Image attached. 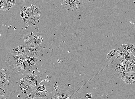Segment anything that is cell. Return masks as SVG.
I'll return each mask as SVG.
<instances>
[{
    "instance_id": "ba28073f",
    "label": "cell",
    "mask_w": 135,
    "mask_h": 99,
    "mask_svg": "<svg viewBox=\"0 0 135 99\" xmlns=\"http://www.w3.org/2000/svg\"><path fill=\"white\" fill-rule=\"evenodd\" d=\"M63 4L67 11L74 12L78 10L83 4L82 0H64Z\"/></svg>"
},
{
    "instance_id": "ffe728a7",
    "label": "cell",
    "mask_w": 135,
    "mask_h": 99,
    "mask_svg": "<svg viewBox=\"0 0 135 99\" xmlns=\"http://www.w3.org/2000/svg\"><path fill=\"white\" fill-rule=\"evenodd\" d=\"M9 7L6 0H1L0 1V9L5 11L8 10Z\"/></svg>"
},
{
    "instance_id": "4dcf8cb0",
    "label": "cell",
    "mask_w": 135,
    "mask_h": 99,
    "mask_svg": "<svg viewBox=\"0 0 135 99\" xmlns=\"http://www.w3.org/2000/svg\"><path fill=\"white\" fill-rule=\"evenodd\" d=\"M131 54L135 57V46L134 49L133 50Z\"/></svg>"
},
{
    "instance_id": "7c38bea8",
    "label": "cell",
    "mask_w": 135,
    "mask_h": 99,
    "mask_svg": "<svg viewBox=\"0 0 135 99\" xmlns=\"http://www.w3.org/2000/svg\"><path fill=\"white\" fill-rule=\"evenodd\" d=\"M123 81L124 82L128 84H133L135 82V72H128L125 73Z\"/></svg>"
},
{
    "instance_id": "4fadbf2b",
    "label": "cell",
    "mask_w": 135,
    "mask_h": 99,
    "mask_svg": "<svg viewBox=\"0 0 135 99\" xmlns=\"http://www.w3.org/2000/svg\"><path fill=\"white\" fill-rule=\"evenodd\" d=\"M24 58L28 62L29 68L28 69L31 70L33 68L35 64L38 61V58H33L29 56L26 53L23 54Z\"/></svg>"
},
{
    "instance_id": "52a82bcc",
    "label": "cell",
    "mask_w": 135,
    "mask_h": 99,
    "mask_svg": "<svg viewBox=\"0 0 135 99\" xmlns=\"http://www.w3.org/2000/svg\"><path fill=\"white\" fill-rule=\"evenodd\" d=\"M16 84L18 91L22 94L29 95L33 91L31 86L23 78L19 80Z\"/></svg>"
},
{
    "instance_id": "44dd1931",
    "label": "cell",
    "mask_w": 135,
    "mask_h": 99,
    "mask_svg": "<svg viewBox=\"0 0 135 99\" xmlns=\"http://www.w3.org/2000/svg\"><path fill=\"white\" fill-rule=\"evenodd\" d=\"M34 44H41L44 41L43 38L40 35H38L33 37Z\"/></svg>"
},
{
    "instance_id": "ac0fdd59",
    "label": "cell",
    "mask_w": 135,
    "mask_h": 99,
    "mask_svg": "<svg viewBox=\"0 0 135 99\" xmlns=\"http://www.w3.org/2000/svg\"><path fill=\"white\" fill-rule=\"evenodd\" d=\"M134 45L132 44H122L120 47L131 54L135 47Z\"/></svg>"
},
{
    "instance_id": "e0dca14e",
    "label": "cell",
    "mask_w": 135,
    "mask_h": 99,
    "mask_svg": "<svg viewBox=\"0 0 135 99\" xmlns=\"http://www.w3.org/2000/svg\"><path fill=\"white\" fill-rule=\"evenodd\" d=\"M115 55L117 58L120 61L124 58V53L125 50L121 47L118 48Z\"/></svg>"
},
{
    "instance_id": "d6986e66",
    "label": "cell",
    "mask_w": 135,
    "mask_h": 99,
    "mask_svg": "<svg viewBox=\"0 0 135 99\" xmlns=\"http://www.w3.org/2000/svg\"><path fill=\"white\" fill-rule=\"evenodd\" d=\"M135 71V65L129 62L126 64L125 73L134 72Z\"/></svg>"
},
{
    "instance_id": "7a4b0ae2",
    "label": "cell",
    "mask_w": 135,
    "mask_h": 99,
    "mask_svg": "<svg viewBox=\"0 0 135 99\" xmlns=\"http://www.w3.org/2000/svg\"><path fill=\"white\" fill-rule=\"evenodd\" d=\"M7 62L10 69L13 71L16 75H21L29 69V66L28 63H21L17 61L16 58L11 53L9 52L7 56Z\"/></svg>"
},
{
    "instance_id": "277c9868",
    "label": "cell",
    "mask_w": 135,
    "mask_h": 99,
    "mask_svg": "<svg viewBox=\"0 0 135 99\" xmlns=\"http://www.w3.org/2000/svg\"><path fill=\"white\" fill-rule=\"evenodd\" d=\"M43 48L41 44H33L31 45H26L25 51L27 55L31 58H38L42 51Z\"/></svg>"
},
{
    "instance_id": "484cf974",
    "label": "cell",
    "mask_w": 135,
    "mask_h": 99,
    "mask_svg": "<svg viewBox=\"0 0 135 99\" xmlns=\"http://www.w3.org/2000/svg\"><path fill=\"white\" fill-rule=\"evenodd\" d=\"M46 90V86L44 85H40L37 88L36 90L38 91L43 92Z\"/></svg>"
},
{
    "instance_id": "30bf717a",
    "label": "cell",
    "mask_w": 135,
    "mask_h": 99,
    "mask_svg": "<svg viewBox=\"0 0 135 99\" xmlns=\"http://www.w3.org/2000/svg\"><path fill=\"white\" fill-rule=\"evenodd\" d=\"M20 15L22 19L24 21L26 20L29 18L32 15L31 11L30 6H25L21 8Z\"/></svg>"
},
{
    "instance_id": "603a6c76",
    "label": "cell",
    "mask_w": 135,
    "mask_h": 99,
    "mask_svg": "<svg viewBox=\"0 0 135 99\" xmlns=\"http://www.w3.org/2000/svg\"><path fill=\"white\" fill-rule=\"evenodd\" d=\"M68 99H82V98L79 92L76 90Z\"/></svg>"
},
{
    "instance_id": "d4e9b609",
    "label": "cell",
    "mask_w": 135,
    "mask_h": 99,
    "mask_svg": "<svg viewBox=\"0 0 135 99\" xmlns=\"http://www.w3.org/2000/svg\"><path fill=\"white\" fill-rule=\"evenodd\" d=\"M131 55V54L127 51L125 50L124 53V58L126 59L128 62L129 61Z\"/></svg>"
},
{
    "instance_id": "d6a6232c",
    "label": "cell",
    "mask_w": 135,
    "mask_h": 99,
    "mask_svg": "<svg viewBox=\"0 0 135 99\" xmlns=\"http://www.w3.org/2000/svg\"><path fill=\"white\" fill-rule=\"evenodd\" d=\"M31 99H44V98H41V97H35V98H32Z\"/></svg>"
},
{
    "instance_id": "3957f363",
    "label": "cell",
    "mask_w": 135,
    "mask_h": 99,
    "mask_svg": "<svg viewBox=\"0 0 135 99\" xmlns=\"http://www.w3.org/2000/svg\"><path fill=\"white\" fill-rule=\"evenodd\" d=\"M56 85L51 93L52 97L56 99H68L76 90L70 86Z\"/></svg>"
},
{
    "instance_id": "9a60e30c",
    "label": "cell",
    "mask_w": 135,
    "mask_h": 99,
    "mask_svg": "<svg viewBox=\"0 0 135 99\" xmlns=\"http://www.w3.org/2000/svg\"><path fill=\"white\" fill-rule=\"evenodd\" d=\"M30 7L32 12V15L39 17L42 16L43 14L40 8L38 6L34 4H31Z\"/></svg>"
},
{
    "instance_id": "f1b7e54d",
    "label": "cell",
    "mask_w": 135,
    "mask_h": 99,
    "mask_svg": "<svg viewBox=\"0 0 135 99\" xmlns=\"http://www.w3.org/2000/svg\"><path fill=\"white\" fill-rule=\"evenodd\" d=\"M92 96V95L90 93H87L85 95V97L89 99H91Z\"/></svg>"
},
{
    "instance_id": "f35d334b",
    "label": "cell",
    "mask_w": 135,
    "mask_h": 99,
    "mask_svg": "<svg viewBox=\"0 0 135 99\" xmlns=\"http://www.w3.org/2000/svg\"><path fill=\"white\" fill-rule=\"evenodd\" d=\"M0 1H1V0H0Z\"/></svg>"
},
{
    "instance_id": "9c48e42d",
    "label": "cell",
    "mask_w": 135,
    "mask_h": 99,
    "mask_svg": "<svg viewBox=\"0 0 135 99\" xmlns=\"http://www.w3.org/2000/svg\"><path fill=\"white\" fill-rule=\"evenodd\" d=\"M49 93L47 91L43 92H40L35 90L33 91L30 94L25 95V99H31L35 97H41L44 99H47L49 95Z\"/></svg>"
},
{
    "instance_id": "5b68a950",
    "label": "cell",
    "mask_w": 135,
    "mask_h": 99,
    "mask_svg": "<svg viewBox=\"0 0 135 99\" xmlns=\"http://www.w3.org/2000/svg\"><path fill=\"white\" fill-rule=\"evenodd\" d=\"M11 75L9 70L0 66V87H7L11 84Z\"/></svg>"
},
{
    "instance_id": "cb8c5ba5",
    "label": "cell",
    "mask_w": 135,
    "mask_h": 99,
    "mask_svg": "<svg viewBox=\"0 0 135 99\" xmlns=\"http://www.w3.org/2000/svg\"><path fill=\"white\" fill-rule=\"evenodd\" d=\"M9 8L13 7L15 4L16 0H6Z\"/></svg>"
},
{
    "instance_id": "4316f807",
    "label": "cell",
    "mask_w": 135,
    "mask_h": 99,
    "mask_svg": "<svg viewBox=\"0 0 135 99\" xmlns=\"http://www.w3.org/2000/svg\"><path fill=\"white\" fill-rule=\"evenodd\" d=\"M128 62L132 63L135 65V57L131 54L130 58Z\"/></svg>"
},
{
    "instance_id": "8d00e7d4",
    "label": "cell",
    "mask_w": 135,
    "mask_h": 99,
    "mask_svg": "<svg viewBox=\"0 0 135 99\" xmlns=\"http://www.w3.org/2000/svg\"><path fill=\"white\" fill-rule=\"evenodd\" d=\"M22 99V98H21V99Z\"/></svg>"
},
{
    "instance_id": "5bb4252c",
    "label": "cell",
    "mask_w": 135,
    "mask_h": 99,
    "mask_svg": "<svg viewBox=\"0 0 135 99\" xmlns=\"http://www.w3.org/2000/svg\"><path fill=\"white\" fill-rule=\"evenodd\" d=\"M26 45L22 44L20 46L15 47L11 51V53L15 56L23 55L25 52V48Z\"/></svg>"
},
{
    "instance_id": "8fae6325",
    "label": "cell",
    "mask_w": 135,
    "mask_h": 99,
    "mask_svg": "<svg viewBox=\"0 0 135 99\" xmlns=\"http://www.w3.org/2000/svg\"><path fill=\"white\" fill-rule=\"evenodd\" d=\"M40 20V17L32 15L27 20L24 21L25 25L29 27L35 26L38 24Z\"/></svg>"
},
{
    "instance_id": "74e56055",
    "label": "cell",
    "mask_w": 135,
    "mask_h": 99,
    "mask_svg": "<svg viewBox=\"0 0 135 99\" xmlns=\"http://www.w3.org/2000/svg\"></svg>"
},
{
    "instance_id": "2e32d148",
    "label": "cell",
    "mask_w": 135,
    "mask_h": 99,
    "mask_svg": "<svg viewBox=\"0 0 135 99\" xmlns=\"http://www.w3.org/2000/svg\"><path fill=\"white\" fill-rule=\"evenodd\" d=\"M25 44L26 45L30 46L34 44L33 37L28 34L25 35L23 36Z\"/></svg>"
},
{
    "instance_id": "d590c367",
    "label": "cell",
    "mask_w": 135,
    "mask_h": 99,
    "mask_svg": "<svg viewBox=\"0 0 135 99\" xmlns=\"http://www.w3.org/2000/svg\"><path fill=\"white\" fill-rule=\"evenodd\" d=\"M31 35H32L33 34V33H31Z\"/></svg>"
},
{
    "instance_id": "83f0119b",
    "label": "cell",
    "mask_w": 135,
    "mask_h": 99,
    "mask_svg": "<svg viewBox=\"0 0 135 99\" xmlns=\"http://www.w3.org/2000/svg\"><path fill=\"white\" fill-rule=\"evenodd\" d=\"M5 95V92L4 88L0 87V96Z\"/></svg>"
},
{
    "instance_id": "6da1fadb",
    "label": "cell",
    "mask_w": 135,
    "mask_h": 99,
    "mask_svg": "<svg viewBox=\"0 0 135 99\" xmlns=\"http://www.w3.org/2000/svg\"><path fill=\"white\" fill-rule=\"evenodd\" d=\"M127 62L124 58L120 61L115 56L109 60L108 69L116 77L123 80L125 75Z\"/></svg>"
},
{
    "instance_id": "e575fe53",
    "label": "cell",
    "mask_w": 135,
    "mask_h": 99,
    "mask_svg": "<svg viewBox=\"0 0 135 99\" xmlns=\"http://www.w3.org/2000/svg\"><path fill=\"white\" fill-rule=\"evenodd\" d=\"M56 99L55 98H48V99Z\"/></svg>"
},
{
    "instance_id": "836d02e7",
    "label": "cell",
    "mask_w": 135,
    "mask_h": 99,
    "mask_svg": "<svg viewBox=\"0 0 135 99\" xmlns=\"http://www.w3.org/2000/svg\"><path fill=\"white\" fill-rule=\"evenodd\" d=\"M28 27L27 26H26V27L25 28V29H28Z\"/></svg>"
},
{
    "instance_id": "8992f818",
    "label": "cell",
    "mask_w": 135,
    "mask_h": 99,
    "mask_svg": "<svg viewBox=\"0 0 135 99\" xmlns=\"http://www.w3.org/2000/svg\"><path fill=\"white\" fill-rule=\"evenodd\" d=\"M31 87L33 91L36 90L40 84L41 79L39 76L34 74H28L23 78Z\"/></svg>"
},
{
    "instance_id": "7402d4cb",
    "label": "cell",
    "mask_w": 135,
    "mask_h": 99,
    "mask_svg": "<svg viewBox=\"0 0 135 99\" xmlns=\"http://www.w3.org/2000/svg\"><path fill=\"white\" fill-rule=\"evenodd\" d=\"M117 50V49H114L110 50L107 54V58L110 59L113 58L116 54Z\"/></svg>"
},
{
    "instance_id": "1f68e13d",
    "label": "cell",
    "mask_w": 135,
    "mask_h": 99,
    "mask_svg": "<svg viewBox=\"0 0 135 99\" xmlns=\"http://www.w3.org/2000/svg\"><path fill=\"white\" fill-rule=\"evenodd\" d=\"M0 99H8L5 95L0 96Z\"/></svg>"
},
{
    "instance_id": "f546056e",
    "label": "cell",
    "mask_w": 135,
    "mask_h": 99,
    "mask_svg": "<svg viewBox=\"0 0 135 99\" xmlns=\"http://www.w3.org/2000/svg\"><path fill=\"white\" fill-rule=\"evenodd\" d=\"M16 57V58H17V59H21V58H24L23 56V55H18L17 56H15Z\"/></svg>"
}]
</instances>
